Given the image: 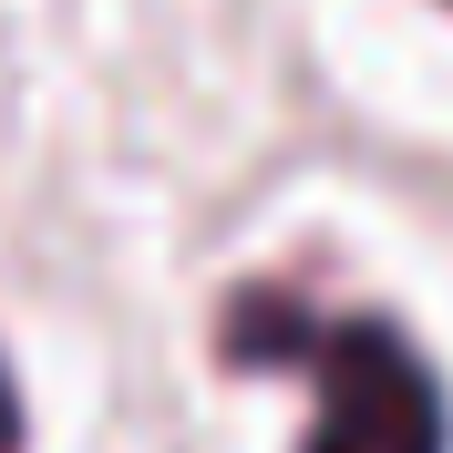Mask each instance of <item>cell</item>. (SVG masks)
<instances>
[{
    "label": "cell",
    "mask_w": 453,
    "mask_h": 453,
    "mask_svg": "<svg viewBox=\"0 0 453 453\" xmlns=\"http://www.w3.org/2000/svg\"><path fill=\"white\" fill-rule=\"evenodd\" d=\"M0 453H21V392H11V371H0Z\"/></svg>",
    "instance_id": "2"
},
{
    "label": "cell",
    "mask_w": 453,
    "mask_h": 453,
    "mask_svg": "<svg viewBox=\"0 0 453 453\" xmlns=\"http://www.w3.org/2000/svg\"><path fill=\"white\" fill-rule=\"evenodd\" d=\"M279 371H310V443L299 453H443V381L392 319H310Z\"/></svg>",
    "instance_id": "1"
},
{
    "label": "cell",
    "mask_w": 453,
    "mask_h": 453,
    "mask_svg": "<svg viewBox=\"0 0 453 453\" xmlns=\"http://www.w3.org/2000/svg\"><path fill=\"white\" fill-rule=\"evenodd\" d=\"M443 11H453V0H443Z\"/></svg>",
    "instance_id": "3"
}]
</instances>
